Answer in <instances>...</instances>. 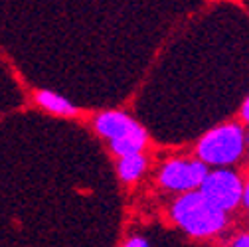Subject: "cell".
<instances>
[{"instance_id":"obj_3","label":"cell","mask_w":249,"mask_h":247,"mask_svg":"<svg viewBox=\"0 0 249 247\" xmlns=\"http://www.w3.org/2000/svg\"><path fill=\"white\" fill-rule=\"evenodd\" d=\"M243 188L245 182L237 172L230 170L228 166H217L208 170L198 190L220 210L233 212L243 202Z\"/></svg>"},{"instance_id":"obj_1","label":"cell","mask_w":249,"mask_h":247,"mask_svg":"<svg viewBox=\"0 0 249 247\" xmlns=\"http://www.w3.org/2000/svg\"><path fill=\"white\" fill-rule=\"evenodd\" d=\"M170 212L174 224L196 239L215 237L228 226V212L213 206L200 190L180 194Z\"/></svg>"},{"instance_id":"obj_9","label":"cell","mask_w":249,"mask_h":247,"mask_svg":"<svg viewBox=\"0 0 249 247\" xmlns=\"http://www.w3.org/2000/svg\"><path fill=\"white\" fill-rule=\"evenodd\" d=\"M124 245H127V247H148L150 243L142 235H133V239H127V241H124Z\"/></svg>"},{"instance_id":"obj_6","label":"cell","mask_w":249,"mask_h":247,"mask_svg":"<svg viewBox=\"0 0 249 247\" xmlns=\"http://www.w3.org/2000/svg\"><path fill=\"white\" fill-rule=\"evenodd\" d=\"M34 101L38 107H42L44 111L57 115V117H75L77 115V107L70 99H66L64 95H59L50 89L34 91Z\"/></svg>"},{"instance_id":"obj_11","label":"cell","mask_w":249,"mask_h":247,"mask_svg":"<svg viewBox=\"0 0 249 247\" xmlns=\"http://www.w3.org/2000/svg\"><path fill=\"white\" fill-rule=\"evenodd\" d=\"M241 119H243L245 125H249V97H247L245 103L241 105Z\"/></svg>"},{"instance_id":"obj_5","label":"cell","mask_w":249,"mask_h":247,"mask_svg":"<svg viewBox=\"0 0 249 247\" xmlns=\"http://www.w3.org/2000/svg\"><path fill=\"white\" fill-rule=\"evenodd\" d=\"M93 127L107 141H121V139H129L137 135H146V131L133 117L121 111H105L97 115L95 121H93Z\"/></svg>"},{"instance_id":"obj_7","label":"cell","mask_w":249,"mask_h":247,"mask_svg":"<svg viewBox=\"0 0 249 247\" xmlns=\"http://www.w3.org/2000/svg\"><path fill=\"white\" fill-rule=\"evenodd\" d=\"M146 170V159L142 152H135L129 154V157H121L117 162V174L123 182H137Z\"/></svg>"},{"instance_id":"obj_2","label":"cell","mask_w":249,"mask_h":247,"mask_svg":"<svg viewBox=\"0 0 249 247\" xmlns=\"http://www.w3.org/2000/svg\"><path fill=\"white\" fill-rule=\"evenodd\" d=\"M247 150L245 129L237 123H226L208 131L198 142V159L208 166H231Z\"/></svg>"},{"instance_id":"obj_12","label":"cell","mask_w":249,"mask_h":247,"mask_svg":"<svg viewBox=\"0 0 249 247\" xmlns=\"http://www.w3.org/2000/svg\"><path fill=\"white\" fill-rule=\"evenodd\" d=\"M241 204H243V208L249 212V180L245 182V188H243V202H241Z\"/></svg>"},{"instance_id":"obj_10","label":"cell","mask_w":249,"mask_h":247,"mask_svg":"<svg viewBox=\"0 0 249 247\" xmlns=\"http://www.w3.org/2000/svg\"><path fill=\"white\" fill-rule=\"evenodd\" d=\"M231 245H235V247H249V233H239L235 239H231Z\"/></svg>"},{"instance_id":"obj_8","label":"cell","mask_w":249,"mask_h":247,"mask_svg":"<svg viewBox=\"0 0 249 247\" xmlns=\"http://www.w3.org/2000/svg\"><path fill=\"white\" fill-rule=\"evenodd\" d=\"M146 144V135H137V137H129V139H121V141H109V146L113 150V154L117 157H129L135 152H142Z\"/></svg>"},{"instance_id":"obj_4","label":"cell","mask_w":249,"mask_h":247,"mask_svg":"<svg viewBox=\"0 0 249 247\" xmlns=\"http://www.w3.org/2000/svg\"><path fill=\"white\" fill-rule=\"evenodd\" d=\"M208 164L198 160H184V159H174L162 164L159 172V182L164 190L170 192H192L198 190L202 180L208 174Z\"/></svg>"},{"instance_id":"obj_13","label":"cell","mask_w":249,"mask_h":247,"mask_svg":"<svg viewBox=\"0 0 249 247\" xmlns=\"http://www.w3.org/2000/svg\"><path fill=\"white\" fill-rule=\"evenodd\" d=\"M245 142H247V148H249V131H245Z\"/></svg>"}]
</instances>
